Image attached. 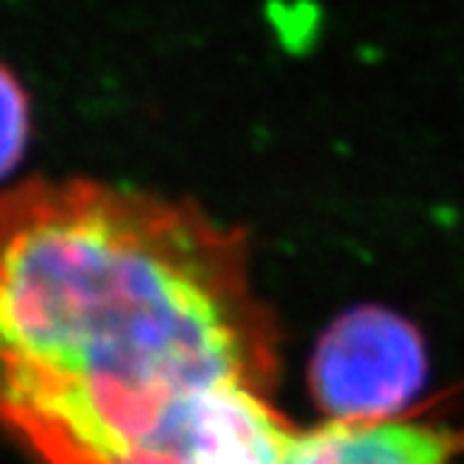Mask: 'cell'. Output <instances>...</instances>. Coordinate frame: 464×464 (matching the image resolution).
<instances>
[{"mask_svg": "<svg viewBox=\"0 0 464 464\" xmlns=\"http://www.w3.org/2000/svg\"><path fill=\"white\" fill-rule=\"evenodd\" d=\"M31 135V107L23 84L0 64V179L14 171Z\"/></svg>", "mask_w": 464, "mask_h": 464, "instance_id": "277c9868", "label": "cell"}, {"mask_svg": "<svg viewBox=\"0 0 464 464\" xmlns=\"http://www.w3.org/2000/svg\"><path fill=\"white\" fill-rule=\"evenodd\" d=\"M275 375L241 232L95 182L0 196V422L48 464L157 453L213 392Z\"/></svg>", "mask_w": 464, "mask_h": 464, "instance_id": "6da1fadb", "label": "cell"}, {"mask_svg": "<svg viewBox=\"0 0 464 464\" xmlns=\"http://www.w3.org/2000/svg\"><path fill=\"white\" fill-rule=\"evenodd\" d=\"M428 381L420 330L386 308H355L330 324L311 358V394L330 420H392Z\"/></svg>", "mask_w": 464, "mask_h": 464, "instance_id": "7a4b0ae2", "label": "cell"}, {"mask_svg": "<svg viewBox=\"0 0 464 464\" xmlns=\"http://www.w3.org/2000/svg\"><path fill=\"white\" fill-rule=\"evenodd\" d=\"M464 434L420 420H330L288 442L283 464H453Z\"/></svg>", "mask_w": 464, "mask_h": 464, "instance_id": "3957f363", "label": "cell"}]
</instances>
